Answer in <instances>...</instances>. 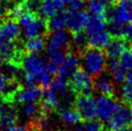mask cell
<instances>
[{"label":"cell","instance_id":"1","mask_svg":"<svg viewBox=\"0 0 132 131\" xmlns=\"http://www.w3.org/2000/svg\"><path fill=\"white\" fill-rule=\"evenodd\" d=\"M79 55L83 61L85 69L93 77L98 76L104 72L107 67L106 54L101 49L87 46L79 52Z\"/></svg>","mask_w":132,"mask_h":131},{"label":"cell","instance_id":"2","mask_svg":"<svg viewBox=\"0 0 132 131\" xmlns=\"http://www.w3.org/2000/svg\"><path fill=\"white\" fill-rule=\"evenodd\" d=\"M70 90L76 95H92L94 88L93 76L84 69H78L74 71L69 80Z\"/></svg>","mask_w":132,"mask_h":131},{"label":"cell","instance_id":"3","mask_svg":"<svg viewBox=\"0 0 132 131\" xmlns=\"http://www.w3.org/2000/svg\"><path fill=\"white\" fill-rule=\"evenodd\" d=\"M106 19L121 25L132 23V0H118L116 6L107 10Z\"/></svg>","mask_w":132,"mask_h":131},{"label":"cell","instance_id":"4","mask_svg":"<svg viewBox=\"0 0 132 131\" xmlns=\"http://www.w3.org/2000/svg\"><path fill=\"white\" fill-rule=\"evenodd\" d=\"M108 122L111 131H119L132 125V106L127 104H119Z\"/></svg>","mask_w":132,"mask_h":131},{"label":"cell","instance_id":"5","mask_svg":"<svg viewBox=\"0 0 132 131\" xmlns=\"http://www.w3.org/2000/svg\"><path fill=\"white\" fill-rule=\"evenodd\" d=\"M74 108L79 112L82 120H90L98 118L96 99L92 95H76L74 99Z\"/></svg>","mask_w":132,"mask_h":131},{"label":"cell","instance_id":"6","mask_svg":"<svg viewBox=\"0 0 132 131\" xmlns=\"http://www.w3.org/2000/svg\"><path fill=\"white\" fill-rule=\"evenodd\" d=\"M70 34L64 30L53 32L46 40V54H52L55 52H69L70 48Z\"/></svg>","mask_w":132,"mask_h":131},{"label":"cell","instance_id":"7","mask_svg":"<svg viewBox=\"0 0 132 131\" xmlns=\"http://www.w3.org/2000/svg\"><path fill=\"white\" fill-rule=\"evenodd\" d=\"M67 20L68 27L71 33L86 30L90 21V15L85 10H68Z\"/></svg>","mask_w":132,"mask_h":131},{"label":"cell","instance_id":"8","mask_svg":"<svg viewBox=\"0 0 132 131\" xmlns=\"http://www.w3.org/2000/svg\"><path fill=\"white\" fill-rule=\"evenodd\" d=\"M44 68L45 64L40 54L25 52L22 59V69L24 70V72L40 78Z\"/></svg>","mask_w":132,"mask_h":131},{"label":"cell","instance_id":"9","mask_svg":"<svg viewBox=\"0 0 132 131\" xmlns=\"http://www.w3.org/2000/svg\"><path fill=\"white\" fill-rule=\"evenodd\" d=\"M95 99H96L98 118L103 121H108L120 103L115 99L114 96H108V95H101Z\"/></svg>","mask_w":132,"mask_h":131},{"label":"cell","instance_id":"10","mask_svg":"<svg viewBox=\"0 0 132 131\" xmlns=\"http://www.w3.org/2000/svg\"><path fill=\"white\" fill-rule=\"evenodd\" d=\"M20 25L15 19H6L0 22V45L6 42L19 40Z\"/></svg>","mask_w":132,"mask_h":131},{"label":"cell","instance_id":"11","mask_svg":"<svg viewBox=\"0 0 132 131\" xmlns=\"http://www.w3.org/2000/svg\"><path fill=\"white\" fill-rule=\"evenodd\" d=\"M19 119L18 110L15 103H7L1 101L0 104V131L15 124Z\"/></svg>","mask_w":132,"mask_h":131},{"label":"cell","instance_id":"12","mask_svg":"<svg viewBox=\"0 0 132 131\" xmlns=\"http://www.w3.org/2000/svg\"><path fill=\"white\" fill-rule=\"evenodd\" d=\"M110 73L103 72L95 77L94 80V88L96 92H98L100 95L114 96L116 95V85L114 83Z\"/></svg>","mask_w":132,"mask_h":131},{"label":"cell","instance_id":"13","mask_svg":"<svg viewBox=\"0 0 132 131\" xmlns=\"http://www.w3.org/2000/svg\"><path fill=\"white\" fill-rule=\"evenodd\" d=\"M23 32L26 38H32L36 36L48 37L50 32L47 27V19L38 15L34 21L23 27Z\"/></svg>","mask_w":132,"mask_h":131},{"label":"cell","instance_id":"14","mask_svg":"<svg viewBox=\"0 0 132 131\" xmlns=\"http://www.w3.org/2000/svg\"><path fill=\"white\" fill-rule=\"evenodd\" d=\"M80 55L79 53L69 51L66 54L63 63L59 67L58 73L65 77L71 76V74L76 70L80 66Z\"/></svg>","mask_w":132,"mask_h":131},{"label":"cell","instance_id":"15","mask_svg":"<svg viewBox=\"0 0 132 131\" xmlns=\"http://www.w3.org/2000/svg\"><path fill=\"white\" fill-rule=\"evenodd\" d=\"M43 87H26L22 88L15 97V102H19L20 104H25L30 102H38L43 97Z\"/></svg>","mask_w":132,"mask_h":131},{"label":"cell","instance_id":"16","mask_svg":"<svg viewBox=\"0 0 132 131\" xmlns=\"http://www.w3.org/2000/svg\"><path fill=\"white\" fill-rule=\"evenodd\" d=\"M22 88V84L19 79L7 80L2 91L0 92L2 101L7 103H15V97Z\"/></svg>","mask_w":132,"mask_h":131},{"label":"cell","instance_id":"17","mask_svg":"<svg viewBox=\"0 0 132 131\" xmlns=\"http://www.w3.org/2000/svg\"><path fill=\"white\" fill-rule=\"evenodd\" d=\"M129 43L125 37H112L110 43L105 47L106 56L110 59L119 58L121 54L128 47Z\"/></svg>","mask_w":132,"mask_h":131},{"label":"cell","instance_id":"18","mask_svg":"<svg viewBox=\"0 0 132 131\" xmlns=\"http://www.w3.org/2000/svg\"><path fill=\"white\" fill-rule=\"evenodd\" d=\"M66 5L65 0H43L39 15L48 19L59 12L64 11Z\"/></svg>","mask_w":132,"mask_h":131},{"label":"cell","instance_id":"19","mask_svg":"<svg viewBox=\"0 0 132 131\" xmlns=\"http://www.w3.org/2000/svg\"><path fill=\"white\" fill-rule=\"evenodd\" d=\"M21 69L22 66L18 63L13 61H0V72L7 80L19 79Z\"/></svg>","mask_w":132,"mask_h":131},{"label":"cell","instance_id":"20","mask_svg":"<svg viewBox=\"0 0 132 131\" xmlns=\"http://www.w3.org/2000/svg\"><path fill=\"white\" fill-rule=\"evenodd\" d=\"M112 35L109 32H106L105 30L95 33L91 36H88V46L97 49H103L110 43Z\"/></svg>","mask_w":132,"mask_h":131},{"label":"cell","instance_id":"21","mask_svg":"<svg viewBox=\"0 0 132 131\" xmlns=\"http://www.w3.org/2000/svg\"><path fill=\"white\" fill-rule=\"evenodd\" d=\"M23 115L28 120V124H34L40 120L44 113L40 104H38V102H30L23 104Z\"/></svg>","mask_w":132,"mask_h":131},{"label":"cell","instance_id":"22","mask_svg":"<svg viewBox=\"0 0 132 131\" xmlns=\"http://www.w3.org/2000/svg\"><path fill=\"white\" fill-rule=\"evenodd\" d=\"M68 26L66 12H59L47 19V27L49 32H56L64 30Z\"/></svg>","mask_w":132,"mask_h":131},{"label":"cell","instance_id":"23","mask_svg":"<svg viewBox=\"0 0 132 131\" xmlns=\"http://www.w3.org/2000/svg\"><path fill=\"white\" fill-rule=\"evenodd\" d=\"M58 113L63 122L66 124L67 125H70V126L77 125L82 120V117L79 112L74 108V106L63 109L59 111Z\"/></svg>","mask_w":132,"mask_h":131},{"label":"cell","instance_id":"24","mask_svg":"<svg viewBox=\"0 0 132 131\" xmlns=\"http://www.w3.org/2000/svg\"><path fill=\"white\" fill-rule=\"evenodd\" d=\"M108 70L113 80L117 83H123L126 78V69L120 64L117 59H110L108 63Z\"/></svg>","mask_w":132,"mask_h":131},{"label":"cell","instance_id":"25","mask_svg":"<svg viewBox=\"0 0 132 131\" xmlns=\"http://www.w3.org/2000/svg\"><path fill=\"white\" fill-rule=\"evenodd\" d=\"M47 37L36 36L28 38V40L24 43V50L27 53H39L46 45Z\"/></svg>","mask_w":132,"mask_h":131},{"label":"cell","instance_id":"26","mask_svg":"<svg viewBox=\"0 0 132 131\" xmlns=\"http://www.w3.org/2000/svg\"><path fill=\"white\" fill-rule=\"evenodd\" d=\"M121 95L123 103L132 106V69L126 73V78L121 88Z\"/></svg>","mask_w":132,"mask_h":131},{"label":"cell","instance_id":"27","mask_svg":"<svg viewBox=\"0 0 132 131\" xmlns=\"http://www.w3.org/2000/svg\"><path fill=\"white\" fill-rule=\"evenodd\" d=\"M106 25H107L106 18L92 15L91 18H90L88 26H87V28H86V32L88 34V36H91L93 34L104 31Z\"/></svg>","mask_w":132,"mask_h":131},{"label":"cell","instance_id":"28","mask_svg":"<svg viewBox=\"0 0 132 131\" xmlns=\"http://www.w3.org/2000/svg\"><path fill=\"white\" fill-rule=\"evenodd\" d=\"M88 4L89 12L95 17L106 18V13L108 8L101 0H86Z\"/></svg>","mask_w":132,"mask_h":131},{"label":"cell","instance_id":"29","mask_svg":"<svg viewBox=\"0 0 132 131\" xmlns=\"http://www.w3.org/2000/svg\"><path fill=\"white\" fill-rule=\"evenodd\" d=\"M71 40L74 45L79 48V52H80L81 50H83L85 47L88 46V34L85 30L71 33Z\"/></svg>","mask_w":132,"mask_h":131},{"label":"cell","instance_id":"30","mask_svg":"<svg viewBox=\"0 0 132 131\" xmlns=\"http://www.w3.org/2000/svg\"><path fill=\"white\" fill-rule=\"evenodd\" d=\"M119 62L125 69H132V49L127 47L119 57Z\"/></svg>","mask_w":132,"mask_h":131},{"label":"cell","instance_id":"31","mask_svg":"<svg viewBox=\"0 0 132 131\" xmlns=\"http://www.w3.org/2000/svg\"><path fill=\"white\" fill-rule=\"evenodd\" d=\"M83 128L85 131H103V124L96 119L86 120L84 122Z\"/></svg>","mask_w":132,"mask_h":131},{"label":"cell","instance_id":"32","mask_svg":"<svg viewBox=\"0 0 132 131\" xmlns=\"http://www.w3.org/2000/svg\"><path fill=\"white\" fill-rule=\"evenodd\" d=\"M52 73H50L48 71L46 68H44V71L42 72L40 76V86L44 88V89H48V88L50 87V84H51V81H52Z\"/></svg>","mask_w":132,"mask_h":131},{"label":"cell","instance_id":"33","mask_svg":"<svg viewBox=\"0 0 132 131\" xmlns=\"http://www.w3.org/2000/svg\"><path fill=\"white\" fill-rule=\"evenodd\" d=\"M69 6V10H83L86 5V0H65Z\"/></svg>","mask_w":132,"mask_h":131},{"label":"cell","instance_id":"34","mask_svg":"<svg viewBox=\"0 0 132 131\" xmlns=\"http://www.w3.org/2000/svg\"><path fill=\"white\" fill-rule=\"evenodd\" d=\"M123 37L127 40V42H128L129 44H132V23L125 24Z\"/></svg>","mask_w":132,"mask_h":131},{"label":"cell","instance_id":"35","mask_svg":"<svg viewBox=\"0 0 132 131\" xmlns=\"http://www.w3.org/2000/svg\"><path fill=\"white\" fill-rule=\"evenodd\" d=\"M3 131H29L27 126H22V125H19V124H13L11 126L7 127L6 129H4Z\"/></svg>","mask_w":132,"mask_h":131},{"label":"cell","instance_id":"36","mask_svg":"<svg viewBox=\"0 0 132 131\" xmlns=\"http://www.w3.org/2000/svg\"><path fill=\"white\" fill-rule=\"evenodd\" d=\"M6 82H7V79L4 77V75L2 74V73L0 72V92L2 91V89L4 88Z\"/></svg>","mask_w":132,"mask_h":131},{"label":"cell","instance_id":"37","mask_svg":"<svg viewBox=\"0 0 132 131\" xmlns=\"http://www.w3.org/2000/svg\"><path fill=\"white\" fill-rule=\"evenodd\" d=\"M119 131H132V125L131 126H127V127L122 128V129H121V130Z\"/></svg>","mask_w":132,"mask_h":131},{"label":"cell","instance_id":"38","mask_svg":"<svg viewBox=\"0 0 132 131\" xmlns=\"http://www.w3.org/2000/svg\"><path fill=\"white\" fill-rule=\"evenodd\" d=\"M73 131H85V130L83 127H77V128H75Z\"/></svg>","mask_w":132,"mask_h":131},{"label":"cell","instance_id":"39","mask_svg":"<svg viewBox=\"0 0 132 131\" xmlns=\"http://www.w3.org/2000/svg\"><path fill=\"white\" fill-rule=\"evenodd\" d=\"M15 1H18V2H23V1H25V0H15Z\"/></svg>","mask_w":132,"mask_h":131},{"label":"cell","instance_id":"40","mask_svg":"<svg viewBox=\"0 0 132 131\" xmlns=\"http://www.w3.org/2000/svg\"><path fill=\"white\" fill-rule=\"evenodd\" d=\"M0 100H1V101H2V99H1V95H0Z\"/></svg>","mask_w":132,"mask_h":131},{"label":"cell","instance_id":"41","mask_svg":"<svg viewBox=\"0 0 132 131\" xmlns=\"http://www.w3.org/2000/svg\"><path fill=\"white\" fill-rule=\"evenodd\" d=\"M0 2H1V0H0Z\"/></svg>","mask_w":132,"mask_h":131},{"label":"cell","instance_id":"42","mask_svg":"<svg viewBox=\"0 0 132 131\" xmlns=\"http://www.w3.org/2000/svg\"><path fill=\"white\" fill-rule=\"evenodd\" d=\"M107 131H108V130H107Z\"/></svg>","mask_w":132,"mask_h":131}]
</instances>
